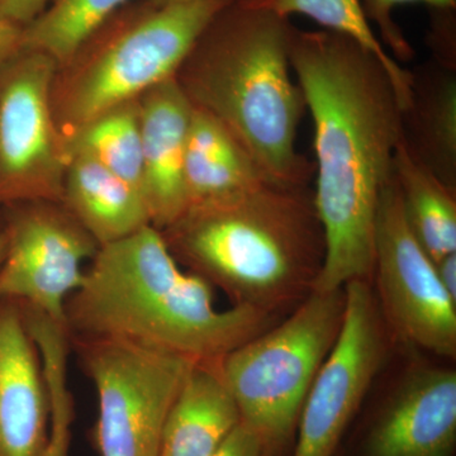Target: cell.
Wrapping results in <instances>:
<instances>
[{
  "label": "cell",
  "mask_w": 456,
  "mask_h": 456,
  "mask_svg": "<svg viewBox=\"0 0 456 456\" xmlns=\"http://www.w3.org/2000/svg\"><path fill=\"white\" fill-rule=\"evenodd\" d=\"M66 161L64 194L71 216L99 248L151 224L145 198L136 188L82 152H68Z\"/></svg>",
  "instance_id": "16"
},
{
  "label": "cell",
  "mask_w": 456,
  "mask_h": 456,
  "mask_svg": "<svg viewBox=\"0 0 456 456\" xmlns=\"http://www.w3.org/2000/svg\"><path fill=\"white\" fill-rule=\"evenodd\" d=\"M184 180L187 209L222 202L272 182L218 119L196 107L189 125Z\"/></svg>",
  "instance_id": "17"
},
{
  "label": "cell",
  "mask_w": 456,
  "mask_h": 456,
  "mask_svg": "<svg viewBox=\"0 0 456 456\" xmlns=\"http://www.w3.org/2000/svg\"><path fill=\"white\" fill-rule=\"evenodd\" d=\"M130 0H56L22 29L20 51L40 53L65 62L99 27Z\"/></svg>",
  "instance_id": "22"
},
{
  "label": "cell",
  "mask_w": 456,
  "mask_h": 456,
  "mask_svg": "<svg viewBox=\"0 0 456 456\" xmlns=\"http://www.w3.org/2000/svg\"><path fill=\"white\" fill-rule=\"evenodd\" d=\"M14 60L0 79V204L60 200L66 155L50 110L56 62L26 51Z\"/></svg>",
  "instance_id": "11"
},
{
  "label": "cell",
  "mask_w": 456,
  "mask_h": 456,
  "mask_svg": "<svg viewBox=\"0 0 456 456\" xmlns=\"http://www.w3.org/2000/svg\"><path fill=\"white\" fill-rule=\"evenodd\" d=\"M0 265V299L16 302L66 327L65 305L99 246L73 216L33 207L12 220ZM68 330V329H66Z\"/></svg>",
  "instance_id": "12"
},
{
  "label": "cell",
  "mask_w": 456,
  "mask_h": 456,
  "mask_svg": "<svg viewBox=\"0 0 456 456\" xmlns=\"http://www.w3.org/2000/svg\"><path fill=\"white\" fill-rule=\"evenodd\" d=\"M22 28L7 20H0V69L5 68L18 51H20Z\"/></svg>",
  "instance_id": "27"
},
{
  "label": "cell",
  "mask_w": 456,
  "mask_h": 456,
  "mask_svg": "<svg viewBox=\"0 0 456 456\" xmlns=\"http://www.w3.org/2000/svg\"><path fill=\"white\" fill-rule=\"evenodd\" d=\"M64 151L90 156L143 196L140 110L132 102L77 128Z\"/></svg>",
  "instance_id": "20"
},
{
  "label": "cell",
  "mask_w": 456,
  "mask_h": 456,
  "mask_svg": "<svg viewBox=\"0 0 456 456\" xmlns=\"http://www.w3.org/2000/svg\"><path fill=\"white\" fill-rule=\"evenodd\" d=\"M345 308V288L312 290L275 325L221 360L241 424L256 435L263 456H292L303 404L340 335Z\"/></svg>",
  "instance_id": "5"
},
{
  "label": "cell",
  "mask_w": 456,
  "mask_h": 456,
  "mask_svg": "<svg viewBox=\"0 0 456 456\" xmlns=\"http://www.w3.org/2000/svg\"><path fill=\"white\" fill-rule=\"evenodd\" d=\"M155 7H165V5L179 4V3L191 2V0H152Z\"/></svg>",
  "instance_id": "30"
},
{
  "label": "cell",
  "mask_w": 456,
  "mask_h": 456,
  "mask_svg": "<svg viewBox=\"0 0 456 456\" xmlns=\"http://www.w3.org/2000/svg\"><path fill=\"white\" fill-rule=\"evenodd\" d=\"M211 456H263V448L256 435L240 422Z\"/></svg>",
  "instance_id": "25"
},
{
  "label": "cell",
  "mask_w": 456,
  "mask_h": 456,
  "mask_svg": "<svg viewBox=\"0 0 456 456\" xmlns=\"http://www.w3.org/2000/svg\"><path fill=\"white\" fill-rule=\"evenodd\" d=\"M241 422L218 362H196L171 407L159 456H211Z\"/></svg>",
  "instance_id": "15"
},
{
  "label": "cell",
  "mask_w": 456,
  "mask_h": 456,
  "mask_svg": "<svg viewBox=\"0 0 456 456\" xmlns=\"http://www.w3.org/2000/svg\"><path fill=\"white\" fill-rule=\"evenodd\" d=\"M455 69L428 66L413 73L412 95L403 112L404 143L411 155L456 191Z\"/></svg>",
  "instance_id": "18"
},
{
  "label": "cell",
  "mask_w": 456,
  "mask_h": 456,
  "mask_svg": "<svg viewBox=\"0 0 456 456\" xmlns=\"http://www.w3.org/2000/svg\"><path fill=\"white\" fill-rule=\"evenodd\" d=\"M435 264L441 284L456 301V253L446 255Z\"/></svg>",
  "instance_id": "28"
},
{
  "label": "cell",
  "mask_w": 456,
  "mask_h": 456,
  "mask_svg": "<svg viewBox=\"0 0 456 456\" xmlns=\"http://www.w3.org/2000/svg\"><path fill=\"white\" fill-rule=\"evenodd\" d=\"M344 288L341 332L303 404L292 456H335L395 347L370 281Z\"/></svg>",
  "instance_id": "9"
},
{
  "label": "cell",
  "mask_w": 456,
  "mask_h": 456,
  "mask_svg": "<svg viewBox=\"0 0 456 456\" xmlns=\"http://www.w3.org/2000/svg\"><path fill=\"white\" fill-rule=\"evenodd\" d=\"M70 341L97 391L99 455H160L167 416L196 362L119 338Z\"/></svg>",
  "instance_id": "6"
},
{
  "label": "cell",
  "mask_w": 456,
  "mask_h": 456,
  "mask_svg": "<svg viewBox=\"0 0 456 456\" xmlns=\"http://www.w3.org/2000/svg\"><path fill=\"white\" fill-rule=\"evenodd\" d=\"M50 412L40 353L22 308L0 299V456H41Z\"/></svg>",
  "instance_id": "13"
},
{
  "label": "cell",
  "mask_w": 456,
  "mask_h": 456,
  "mask_svg": "<svg viewBox=\"0 0 456 456\" xmlns=\"http://www.w3.org/2000/svg\"><path fill=\"white\" fill-rule=\"evenodd\" d=\"M294 26L232 0L207 27L178 80L198 110L227 128L272 182L308 185L314 164L297 151L305 108L290 65Z\"/></svg>",
  "instance_id": "4"
},
{
  "label": "cell",
  "mask_w": 456,
  "mask_h": 456,
  "mask_svg": "<svg viewBox=\"0 0 456 456\" xmlns=\"http://www.w3.org/2000/svg\"><path fill=\"white\" fill-rule=\"evenodd\" d=\"M49 0H0V20L13 25H29L44 12Z\"/></svg>",
  "instance_id": "26"
},
{
  "label": "cell",
  "mask_w": 456,
  "mask_h": 456,
  "mask_svg": "<svg viewBox=\"0 0 456 456\" xmlns=\"http://www.w3.org/2000/svg\"><path fill=\"white\" fill-rule=\"evenodd\" d=\"M179 264L232 305L287 316L325 260V235L308 185L265 182L222 202L191 207L160 231Z\"/></svg>",
  "instance_id": "3"
},
{
  "label": "cell",
  "mask_w": 456,
  "mask_h": 456,
  "mask_svg": "<svg viewBox=\"0 0 456 456\" xmlns=\"http://www.w3.org/2000/svg\"><path fill=\"white\" fill-rule=\"evenodd\" d=\"M139 110L143 197L152 226L163 231L187 211L184 161L194 106L175 77L145 93Z\"/></svg>",
  "instance_id": "14"
},
{
  "label": "cell",
  "mask_w": 456,
  "mask_h": 456,
  "mask_svg": "<svg viewBox=\"0 0 456 456\" xmlns=\"http://www.w3.org/2000/svg\"><path fill=\"white\" fill-rule=\"evenodd\" d=\"M7 232L3 231V232H0V265H2L3 259H4L5 251H7Z\"/></svg>",
  "instance_id": "29"
},
{
  "label": "cell",
  "mask_w": 456,
  "mask_h": 456,
  "mask_svg": "<svg viewBox=\"0 0 456 456\" xmlns=\"http://www.w3.org/2000/svg\"><path fill=\"white\" fill-rule=\"evenodd\" d=\"M25 320L40 353L42 371L49 389V440L41 456H69L75 417L73 395L68 383L70 338L64 326L57 325L38 312L26 310Z\"/></svg>",
  "instance_id": "23"
},
{
  "label": "cell",
  "mask_w": 456,
  "mask_h": 456,
  "mask_svg": "<svg viewBox=\"0 0 456 456\" xmlns=\"http://www.w3.org/2000/svg\"><path fill=\"white\" fill-rule=\"evenodd\" d=\"M422 3L431 9L445 11L455 9L456 0H362V9L370 25L377 27L380 33L379 40L392 51L397 61H408L413 57V49L406 36L402 32L393 16L395 9L399 5Z\"/></svg>",
  "instance_id": "24"
},
{
  "label": "cell",
  "mask_w": 456,
  "mask_h": 456,
  "mask_svg": "<svg viewBox=\"0 0 456 456\" xmlns=\"http://www.w3.org/2000/svg\"><path fill=\"white\" fill-rule=\"evenodd\" d=\"M290 65L314 121V202L326 246L314 290L371 281L378 208L404 140L403 106L382 62L338 33L294 27Z\"/></svg>",
  "instance_id": "1"
},
{
  "label": "cell",
  "mask_w": 456,
  "mask_h": 456,
  "mask_svg": "<svg viewBox=\"0 0 456 456\" xmlns=\"http://www.w3.org/2000/svg\"><path fill=\"white\" fill-rule=\"evenodd\" d=\"M395 179L408 226L426 253L435 263L456 253V191L417 161L404 140L395 154Z\"/></svg>",
  "instance_id": "19"
},
{
  "label": "cell",
  "mask_w": 456,
  "mask_h": 456,
  "mask_svg": "<svg viewBox=\"0 0 456 456\" xmlns=\"http://www.w3.org/2000/svg\"><path fill=\"white\" fill-rule=\"evenodd\" d=\"M256 7L266 8L279 16L301 14L318 23L326 31L338 33L356 42L377 57L391 77L403 110L412 95L413 73L399 65L386 49L365 16L362 0H260Z\"/></svg>",
  "instance_id": "21"
},
{
  "label": "cell",
  "mask_w": 456,
  "mask_h": 456,
  "mask_svg": "<svg viewBox=\"0 0 456 456\" xmlns=\"http://www.w3.org/2000/svg\"><path fill=\"white\" fill-rule=\"evenodd\" d=\"M370 283L397 346L446 362L456 358V301L408 226L395 178L378 208Z\"/></svg>",
  "instance_id": "7"
},
{
  "label": "cell",
  "mask_w": 456,
  "mask_h": 456,
  "mask_svg": "<svg viewBox=\"0 0 456 456\" xmlns=\"http://www.w3.org/2000/svg\"><path fill=\"white\" fill-rule=\"evenodd\" d=\"M374 387L335 456H455L456 370L413 354Z\"/></svg>",
  "instance_id": "10"
},
{
  "label": "cell",
  "mask_w": 456,
  "mask_h": 456,
  "mask_svg": "<svg viewBox=\"0 0 456 456\" xmlns=\"http://www.w3.org/2000/svg\"><path fill=\"white\" fill-rule=\"evenodd\" d=\"M232 0H191L156 8L84 70L69 97L75 130L175 77L200 36Z\"/></svg>",
  "instance_id": "8"
},
{
  "label": "cell",
  "mask_w": 456,
  "mask_h": 456,
  "mask_svg": "<svg viewBox=\"0 0 456 456\" xmlns=\"http://www.w3.org/2000/svg\"><path fill=\"white\" fill-rule=\"evenodd\" d=\"M65 316L70 338H119L194 362H221L283 318L242 305L218 310L212 285L182 269L151 224L98 248Z\"/></svg>",
  "instance_id": "2"
},
{
  "label": "cell",
  "mask_w": 456,
  "mask_h": 456,
  "mask_svg": "<svg viewBox=\"0 0 456 456\" xmlns=\"http://www.w3.org/2000/svg\"><path fill=\"white\" fill-rule=\"evenodd\" d=\"M237 2L244 3V4L248 5H257L260 3V0H237Z\"/></svg>",
  "instance_id": "31"
}]
</instances>
